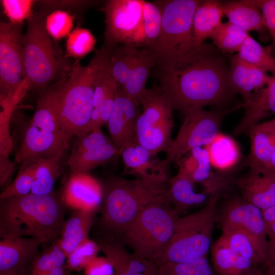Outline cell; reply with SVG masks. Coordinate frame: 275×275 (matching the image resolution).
<instances>
[{
    "label": "cell",
    "mask_w": 275,
    "mask_h": 275,
    "mask_svg": "<svg viewBox=\"0 0 275 275\" xmlns=\"http://www.w3.org/2000/svg\"><path fill=\"white\" fill-rule=\"evenodd\" d=\"M23 63L29 90H44L56 79H61L71 68L52 43L42 14L33 15L28 20L23 37Z\"/></svg>",
    "instance_id": "7"
},
{
    "label": "cell",
    "mask_w": 275,
    "mask_h": 275,
    "mask_svg": "<svg viewBox=\"0 0 275 275\" xmlns=\"http://www.w3.org/2000/svg\"><path fill=\"white\" fill-rule=\"evenodd\" d=\"M138 50L133 46L125 44L112 48L107 64L113 77L122 87L129 78Z\"/></svg>",
    "instance_id": "35"
},
{
    "label": "cell",
    "mask_w": 275,
    "mask_h": 275,
    "mask_svg": "<svg viewBox=\"0 0 275 275\" xmlns=\"http://www.w3.org/2000/svg\"><path fill=\"white\" fill-rule=\"evenodd\" d=\"M139 105L136 100L127 95L118 85L107 125L113 144L119 155L134 142L136 122L140 113Z\"/></svg>",
    "instance_id": "14"
},
{
    "label": "cell",
    "mask_w": 275,
    "mask_h": 275,
    "mask_svg": "<svg viewBox=\"0 0 275 275\" xmlns=\"http://www.w3.org/2000/svg\"><path fill=\"white\" fill-rule=\"evenodd\" d=\"M275 255V241L268 242L267 250L265 255V262L269 258Z\"/></svg>",
    "instance_id": "54"
},
{
    "label": "cell",
    "mask_w": 275,
    "mask_h": 275,
    "mask_svg": "<svg viewBox=\"0 0 275 275\" xmlns=\"http://www.w3.org/2000/svg\"><path fill=\"white\" fill-rule=\"evenodd\" d=\"M194 184L189 178L178 172L169 181L168 200L178 215L191 206L207 203L213 197L203 190L197 193Z\"/></svg>",
    "instance_id": "26"
},
{
    "label": "cell",
    "mask_w": 275,
    "mask_h": 275,
    "mask_svg": "<svg viewBox=\"0 0 275 275\" xmlns=\"http://www.w3.org/2000/svg\"><path fill=\"white\" fill-rule=\"evenodd\" d=\"M210 250L213 266L218 275H237L230 250L222 236Z\"/></svg>",
    "instance_id": "45"
},
{
    "label": "cell",
    "mask_w": 275,
    "mask_h": 275,
    "mask_svg": "<svg viewBox=\"0 0 275 275\" xmlns=\"http://www.w3.org/2000/svg\"><path fill=\"white\" fill-rule=\"evenodd\" d=\"M168 179L114 177L102 187L101 215L96 240L117 241L123 230L146 207L169 203Z\"/></svg>",
    "instance_id": "2"
},
{
    "label": "cell",
    "mask_w": 275,
    "mask_h": 275,
    "mask_svg": "<svg viewBox=\"0 0 275 275\" xmlns=\"http://www.w3.org/2000/svg\"><path fill=\"white\" fill-rule=\"evenodd\" d=\"M111 264L115 275H155L156 265L129 253L121 242L95 241Z\"/></svg>",
    "instance_id": "22"
},
{
    "label": "cell",
    "mask_w": 275,
    "mask_h": 275,
    "mask_svg": "<svg viewBox=\"0 0 275 275\" xmlns=\"http://www.w3.org/2000/svg\"><path fill=\"white\" fill-rule=\"evenodd\" d=\"M270 170L275 173V152L271 158Z\"/></svg>",
    "instance_id": "58"
},
{
    "label": "cell",
    "mask_w": 275,
    "mask_h": 275,
    "mask_svg": "<svg viewBox=\"0 0 275 275\" xmlns=\"http://www.w3.org/2000/svg\"><path fill=\"white\" fill-rule=\"evenodd\" d=\"M97 210L75 209L65 221L61 236V245L67 258L82 241L88 238V234L94 224Z\"/></svg>",
    "instance_id": "27"
},
{
    "label": "cell",
    "mask_w": 275,
    "mask_h": 275,
    "mask_svg": "<svg viewBox=\"0 0 275 275\" xmlns=\"http://www.w3.org/2000/svg\"><path fill=\"white\" fill-rule=\"evenodd\" d=\"M85 275H114V269L106 257L95 258L85 268Z\"/></svg>",
    "instance_id": "51"
},
{
    "label": "cell",
    "mask_w": 275,
    "mask_h": 275,
    "mask_svg": "<svg viewBox=\"0 0 275 275\" xmlns=\"http://www.w3.org/2000/svg\"><path fill=\"white\" fill-rule=\"evenodd\" d=\"M143 44L146 49H150L160 35L162 13L156 2L142 1Z\"/></svg>",
    "instance_id": "39"
},
{
    "label": "cell",
    "mask_w": 275,
    "mask_h": 275,
    "mask_svg": "<svg viewBox=\"0 0 275 275\" xmlns=\"http://www.w3.org/2000/svg\"><path fill=\"white\" fill-rule=\"evenodd\" d=\"M265 273L267 275H275V266L268 267Z\"/></svg>",
    "instance_id": "59"
},
{
    "label": "cell",
    "mask_w": 275,
    "mask_h": 275,
    "mask_svg": "<svg viewBox=\"0 0 275 275\" xmlns=\"http://www.w3.org/2000/svg\"><path fill=\"white\" fill-rule=\"evenodd\" d=\"M224 15L232 23L245 31H255L266 39L267 32L260 9L249 0L222 2Z\"/></svg>",
    "instance_id": "25"
},
{
    "label": "cell",
    "mask_w": 275,
    "mask_h": 275,
    "mask_svg": "<svg viewBox=\"0 0 275 275\" xmlns=\"http://www.w3.org/2000/svg\"><path fill=\"white\" fill-rule=\"evenodd\" d=\"M235 107H244L245 112L234 129L235 135L247 132L261 120L275 114V76L271 75L268 84L250 100Z\"/></svg>",
    "instance_id": "20"
},
{
    "label": "cell",
    "mask_w": 275,
    "mask_h": 275,
    "mask_svg": "<svg viewBox=\"0 0 275 275\" xmlns=\"http://www.w3.org/2000/svg\"><path fill=\"white\" fill-rule=\"evenodd\" d=\"M66 259L67 257L59 238L40 253L33 264L30 275H44L54 268L64 265Z\"/></svg>",
    "instance_id": "40"
},
{
    "label": "cell",
    "mask_w": 275,
    "mask_h": 275,
    "mask_svg": "<svg viewBox=\"0 0 275 275\" xmlns=\"http://www.w3.org/2000/svg\"><path fill=\"white\" fill-rule=\"evenodd\" d=\"M107 61L101 68L95 79L94 107L100 105L105 98L114 95L119 85L109 71Z\"/></svg>",
    "instance_id": "47"
},
{
    "label": "cell",
    "mask_w": 275,
    "mask_h": 275,
    "mask_svg": "<svg viewBox=\"0 0 275 275\" xmlns=\"http://www.w3.org/2000/svg\"><path fill=\"white\" fill-rule=\"evenodd\" d=\"M218 197H213L200 209L177 218L172 239L156 266L207 257L217 220Z\"/></svg>",
    "instance_id": "6"
},
{
    "label": "cell",
    "mask_w": 275,
    "mask_h": 275,
    "mask_svg": "<svg viewBox=\"0 0 275 275\" xmlns=\"http://www.w3.org/2000/svg\"><path fill=\"white\" fill-rule=\"evenodd\" d=\"M205 148L212 167L221 173L231 170L240 159V149L236 141L232 137L221 132Z\"/></svg>",
    "instance_id": "31"
},
{
    "label": "cell",
    "mask_w": 275,
    "mask_h": 275,
    "mask_svg": "<svg viewBox=\"0 0 275 275\" xmlns=\"http://www.w3.org/2000/svg\"><path fill=\"white\" fill-rule=\"evenodd\" d=\"M1 3L5 14L12 23L21 24L33 15V1L3 0Z\"/></svg>",
    "instance_id": "48"
},
{
    "label": "cell",
    "mask_w": 275,
    "mask_h": 275,
    "mask_svg": "<svg viewBox=\"0 0 275 275\" xmlns=\"http://www.w3.org/2000/svg\"><path fill=\"white\" fill-rule=\"evenodd\" d=\"M68 73L41 93L37 100L31 123L51 132H62L58 123L59 100Z\"/></svg>",
    "instance_id": "24"
},
{
    "label": "cell",
    "mask_w": 275,
    "mask_h": 275,
    "mask_svg": "<svg viewBox=\"0 0 275 275\" xmlns=\"http://www.w3.org/2000/svg\"><path fill=\"white\" fill-rule=\"evenodd\" d=\"M63 152L50 158H33L34 180L32 194L48 195L52 193L54 184L62 173L60 162Z\"/></svg>",
    "instance_id": "33"
},
{
    "label": "cell",
    "mask_w": 275,
    "mask_h": 275,
    "mask_svg": "<svg viewBox=\"0 0 275 275\" xmlns=\"http://www.w3.org/2000/svg\"><path fill=\"white\" fill-rule=\"evenodd\" d=\"M124 173L136 178L168 179L167 165L147 149L134 143L121 152Z\"/></svg>",
    "instance_id": "21"
},
{
    "label": "cell",
    "mask_w": 275,
    "mask_h": 275,
    "mask_svg": "<svg viewBox=\"0 0 275 275\" xmlns=\"http://www.w3.org/2000/svg\"><path fill=\"white\" fill-rule=\"evenodd\" d=\"M155 65V59L148 49H138L129 78L125 85L121 86L127 95L138 102L147 89L145 87L147 79Z\"/></svg>",
    "instance_id": "32"
},
{
    "label": "cell",
    "mask_w": 275,
    "mask_h": 275,
    "mask_svg": "<svg viewBox=\"0 0 275 275\" xmlns=\"http://www.w3.org/2000/svg\"><path fill=\"white\" fill-rule=\"evenodd\" d=\"M199 0H167L156 2L162 10L160 35L148 49L158 67L170 65L195 47L193 33L195 12Z\"/></svg>",
    "instance_id": "8"
},
{
    "label": "cell",
    "mask_w": 275,
    "mask_h": 275,
    "mask_svg": "<svg viewBox=\"0 0 275 275\" xmlns=\"http://www.w3.org/2000/svg\"><path fill=\"white\" fill-rule=\"evenodd\" d=\"M113 46L104 44L86 66L76 63L71 67L61 93L58 123L61 131L70 140L86 134L94 108L95 81L106 63Z\"/></svg>",
    "instance_id": "4"
},
{
    "label": "cell",
    "mask_w": 275,
    "mask_h": 275,
    "mask_svg": "<svg viewBox=\"0 0 275 275\" xmlns=\"http://www.w3.org/2000/svg\"><path fill=\"white\" fill-rule=\"evenodd\" d=\"M266 234L269 238L268 242L275 241V221L266 230Z\"/></svg>",
    "instance_id": "55"
},
{
    "label": "cell",
    "mask_w": 275,
    "mask_h": 275,
    "mask_svg": "<svg viewBox=\"0 0 275 275\" xmlns=\"http://www.w3.org/2000/svg\"><path fill=\"white\" fill-rule=\"evenodd\" d=\"M104 10L105 44L143 46L142 0H110Z\"/></svg>",
    "instance_id": "11"
},
{
    "label": "cell",
    "mask_w": 275,
    "mask_h": 275,
    "mask_svg": "<svg viewBox=\"0 0 275 275\" xmlns=\"http://www.w3.org/2000/svg\"><path fill=\"white\" fill-rule=\"evenodd\" d=\"M21 100L18 96L0 100V185L6 184L14 168L9 159L13 147L9 124L12 114L17 103Z\"/></svg>",
    "instance_id": "28"
},
{
    "label": "cell",
    "mask_w": 275,
    "mask_h": 275,
    "mask_svg": "<svg viewBox=\"0 0 275 275\" xmlns=\"http://www.w3.org/2000/svg\"><path fill=\"white\" fill-rule=\"evenodd\" d=\"M261 11L265 25L272 43L269 45L272 54L275 57V0H249Z\"/></svg>",
    "instance_id": "50"
},
{
    "label": "cell",
    "mask_w": 275,
    "mask_h": 275,
    "mask_svg": "<svg viewBox=\"0 0 275 275\" xmlns=\"http://www.w3.org/2000/svg\"><path fill=\"white\" fill-rule=\"evenodd\" d=\"M69 141L62 132L43 129L30 123L16 153L15 162L21 163L30 158L53 157L64 151L68 147Z\"/></svg>",
    "instance_id": "15"
},
{
    "label": "cell",
    "mask_w": 275,
    "mask_h": 275,
    "mask_svg": "<svg viewBox=\"0 0 275 275\" xmlns=\"http://www.w3.org/2000/svg\"><path fill=\"white\" fill-rule=\"evenodd\" d=\"M247 132L251 144L248 158L250 168L270 170L275 152V118L253 126Z\"/></svg>",
    "instance_id": "23"
},
{
    "label": "cell",
    "mask_w": 275,
    "mask_h": 275,
    "mask_svg": "<svg viewBox=\"0 0 275 275\" xmlns=\"http://www.w3.org/2000/svg\"><path fill=\"white\" fill-rule=\"evenodd\" d=\"M221 236L231 251L250 259L255 265L265 263L254 241L245 232L235 229L223 232Z\"/></svg>",
    "instance_id": "38"
},
{
    "label": "cell",
    "mask_w": 275,
    "mask_h": 275,
    "mask_svg": "<svg viewBox=\"0 0 275 275\" xmlns=\"http://www.w3.org/2000/svg\"><path fill=\"white\" fill-rule=\"evenodd\" d=\"M244 275H267L265 272H263L255 267H253Z\"/></svg>",
    "instance_id": "56"
},
{
    "label": "cell",
    "mask_w": 275,
    "mask_h": 275,
    "mask_svg": "<svg viewBox=\"0 0 275 275\" xmlns=\"http://www.w3.org/2000/svg\"><path fill=\"white\" fill-rule=\"evenodd\" d=\"M139 102L143 111L136 120L134 142L154 156L166 152L173 141V109L159 87L146 89Z\"/></svg>",
    "instance_id": "9"
},
{
    "label": "cell",
    "mask_w": 275,
    "mask_h": 275,
    "mask_svg": "<svg viewBox=\"0 0 275 275\" xmlns=\"http://www.w3.org/2000/svg\"><path fill=\"white\" fill-rule=\"evenodd\" d=\"M178 173L188 178L194 183H200L204 186L213 181L216 174L211 170L212 166L205 148H196L178 162Z\"/></svg>",
    "instance_id": "30"
},
{
    "label": "cell",
    "mask_w": 275,
    "mask_h": 275,
    "mask_svg": "<svg viewBox=\"0 0 275 275\" xmlns=\"http://www.w3.org/2000/svg\"><path fill=\"white\" fill-rule=\"evenodd\" d=\"M179 216L168 203L149 205L123 229L117 241L125 242L135 256L156 265L172 239Z\"/></svg>",
    "instance_id": "5"
},
{
    "label": "cell",
    "mask_w": 275,
    "mask_h": 275,
    "mask_svg": "<svg viewBox=\"0 0 275 275\" xmlns=\"http://www.w3.org/2000/svg\"><path fill=\"white\" fill-rule=\"evenodd\" d=\"M65 265L54 268L44 275H68Z\"/></svg>",
    "instance_id": "53"
},
{
    "label": "cell",
    "mask_w": 275,
    "mask_h": 275,
    "mask_svg": "<svg viewBox=\"0 0 275 275\" xmlns=\"http://www.w3.org/2000/svg\"><path fill=\"white\" fill-rule=\"evenodd\" d=\"M224 15L222 2L216 0L201 1L193 19V33L196 47L202 44L222 22Z\"/></svg>",
    "instance_id": "29"
},
{
    "label": "cell",
    "mask_w": 275,
    "mask_h": 275,
    "mask_svg": "<svg viewBox=\"0 0 275 275\" xmlns=\"http://www.w3.org/2000/svg\"><path fill=\"white\" fill-rule=\"evenodd\" d=\"M95 43V38L89 30L77 28L68 36L66 45V57H83L93 49Z\"/></svg>",
    "instance_id": "44"
},
{
    "label": "cell",
    "mask_w": 275,
    "mask_h": 275,
    "mask_svg": "<svg viewBox=\"0 0 275 275\" xmlns=\"http://www.w3.org/2000/svg\"><path fill=\"white\" fill-rule=\"evenodd\" d=\"M265 264L267 267L275 266V255L267 259Z\"/></svg>",
    "instance_id": "57"
},
{
    "label": "cell",
    "mask_w": 275,
    "mask_h": 275,
    "mask_svg": "<svg viewBox=\"0 0 275 275\" xmlns=\"http://www.w3.org/2000/svg\"><path fill=\"white\" fill-rule=\"evenodd\" d=\"M261 212L266 231L271 223L275 221V205L262 210Z\"/></svg>",
    "instance_id": "52"
},
{
    "label": "cell",
    "mask_w": 275,
    "mask_h": 275,
    "mask_svg": "<svg viewBox=\"0 0 275 275\" xmlns=\"http://www.w3.org/2000/svg\"><path fill=\"white\" fill-rule=\"evenodd\" d=\"M119 155V152L111 142L99 148L81 153H71L68 159L71 175L88 174L97 166Z\"/></svg>",
    "instance_id": "34"
},
{
    "label": "cell",
    "mask_w": 275,
    "mask_h": 275,
    "mask_svg": "<svg viewBox=\"0 0 275 275\" xmlns=\"http://www.w3.org/2000/svg\"><path fill=\"white\" fill-rule=\"evenodd\" d=\"M236 184L241 197L261 210L275 205V173L250 168Z\"/></svg>",
    "instance_id": "17"
},
{
    "label": "cell",
    "mask_w": 275,
    "mask_h": 275,
    "mask_svg": "<svg viewBox=\"0 0 275 275\" xmlns=\"http://www.w3.org/2000/svg\"><path fill=\"white\" fill-rule=\"evenodd\" d=\"M21 164L15 179L1 193L0 199L31 194L34 180V158L27 159Z\"/></svg>",
    "instance_id": "41"
},
{
    "label": "cell",
    "mask_w": 275,
    "mask_h": 275,
    "mask_svg": "<svg viewBox=\"0 0 275 275\" xmlns=\"http://www.w3.org/2000/svg\"><path fill=\"white\" fill-rule=\"evenodd\" d=\"M217 220L223 232L239 229L247 233L265 262L268 240L261 209L242 197L235 198L225 203L218 212Z\"/></svg>",
    "instance_id": "13"
},
{
    "label": "cell",
    "mask_w": 275,
    "mask_h": 275,
    "mask_svg": "<svg viewBox=\"0 0 275 275\" xmlns=\"http://www.w3.org/2000/svg\"><path fill=\"white\" fill-rule=\"evenodd\" d=\"M66 206L61 197L30 194L0 199V237H30L40 245L61 235Z\"/></svg>",
    "instance_id": "3"
},
{
    "label": "cell",
    "mask_w": 275,
    "mask_h": 275,
    "mask_svg": "<svg viewBox=\"0 0 275 275\" xmlns=\"http://www.w3.org/2000/svg\"><path fill=\"white\" fill-rule=\"evenodd\" d=\"M237 54L250 64L275 76V57L269 46L263 47L249 35Z\"/></svg>",
    "instance_id": "37"
},
{
    "label": "cell",
    "mask_w": 275,
    "mask_h": 275,
    "mask_svg": "<svg viewBox=\"0 0 275 275\" xmlns=\"http://www.w3.org/2000/svg\"><path fill=\"white\" fill-rule=\"evenodd\" d=\"M114 275H115V273H114Z\"/></svg>",
    "instance_id": "61"
},
{
    "label": "cell",
    "mask_w": 275,
    "mask_h": 275,
    "mask_svg": "<svg viewBox=\"0 0 275 275\" xmlns=\"http://www.w3.org/2000/svg\"><path fill=\"white\" fill-rule=\"evenodd\" d=\"M0 275H9V274H0Z\"/></svg>",
    "instance_id": "60"
},
{
    "label": "cell",
    "mask_w": 275,
    "mask_h": 275,
    "mask_svg": "<svg viewBox=\"0 0 275 275\" xmlns=\"http://www.w3.org/2000/svg\"><path fill=\"white\" fill-rule=\"evenodd\" d=\"M102 187L88 174L71 175L61 198L66 206L74 209L97 210L102 200Z\"/></svg>",
    "instance_id": "19"
},
{
    "label": "cell",
    "mask_w": 275,
    "mask_h": 275,
    "mask_svg": "<svg viewBox=\"0 0 275 275\" xmlns=\"http://www.w3.org/2000/svg\"><path fill=\"white\" fill-rule=\"evenodd\" d=\"M100 251L99 245L94 240L86 239L78 244L67 258L65 268L70 271H79L97 257Z\"/></svg>",
    "instance_id": "43"
},
{
    "label": "cell",
    "mask_w": 275,
    "mask_h": 275,
    "mask_svg": "<svg viewBox=\"0 0 275 275\" xmlns=\"http://www.w3.org/2000/svg\"><path fill=\"white\" fill-rule=\"evenodd\" d=\"M155 275H215L207 257L180 263H167L156 267Z\"/></svg>",
    "instance_id": "42"
},
{
    "label": "cell",
    "mask_w": 275,
    "mask_h": 275,
    "mask_svg": "<svg viewBox=\"0 0 275 275\" xmlns=\"http://www.w3.org/2000/svg\"><path fill=\"white\" fill-rule=\"evenodd\" d=\"M183 115V122L163 159L167 166L177 164L184 155L196 148L207 146L220 132L222 115L219 112L199 108Z\"/></svg>",
    "instance_id": "10"
},
{
    "label": "cell",
    "mask_w": 275,
    "mask_h": 275,
    "mask_svg": "<svg viewBox=\"0 0 275 275\" xmlns=\"http://www.w3.org/2000/svg\"><path fill=\"white\" fill-rule=\"evenodd\" d=\"M21 24L0 23V99L13 96L25 78Z\"/></svg>",
    "instance_id": "12"
},
{
    "label": "cell",
    "mask_w": 275,
    "mask_h": 275,
    "mask_svg": "<svg viewBox=\"0 0 275 275\" xmlns=\"http://www.w3.org/2000/svg\"><path fill=\"white\" fill-rule=\"evenodd\" d=\"M40 244L30 237L2 239L0 241V274L25 275L31 272L40 255Z\"/></svg>",
    "instance_id": "16"
},
{
    "label": "cell",
    "mask_w": 275,
    "mask_h": 275,
    "mask_svg": "<svg viewBox=\"0 0 275 275\" xmlns=\"http://www.w3.org/2000/svg\"><path fill=\"white\" fill-rule=\"evenodd\" d=\"M77 137L78 139L74 144L71 153H81L91 151L109 143L100 128Z\"/></svg>",
    "instance_id": "49"
},
{
    "label": "cell",
    "mask_w": 275,
    "mask_h": 275,
    "mask_svg": "<svg viewBox=\"0 0 275 275\" xmlns=\"http://www.w3.org/2000/svg\"><path fill=\"white\" fill-rule=\"evenodd\" d=\"M228 56L229 87L235 95L238 94L242 96L243 102H246L268 84L271 76L243 61L237 54Z\"/></svg>",
    "instance_id": "18"
},
{
    "label": "cell",
    "mask_w": 275,
    "mask_h": 275,
    "mask_svg": "<svg viewBox=\"0 0 275 275\" xmlns=\"http://www.w3.org/2000/svg\"><path fill=\"white\" fill-rule=\"evenodd\" d=\"M249 32L229 21L222 22L212 33L209 38L213 44L223 53L232 54L238 52Z\"/></svg>",
    "instance_id": "36"
},
{
    "label": "cell",
    "mask_w": 275,
    "mask_h": 275,
    "mask_svg": "<svg viewBox=\"0 0 275 275\" xmlns=\"http://www.w3.org/2000/svg\"><path fill=\"white\" fill-rule=\"evenodd\" d=\"M73 20L71 15L63 10L54 11L45 20L46 30L50 37L60 40L71 33Z\"/></svg>",
    "instance_id": "46"
},
{
    "label": "cell",
    "mask_w": 275,
    "mask_h": 275,
    "mask_svg": "<svg viewBox=\"0 0 275 275\" xmlns=\"http://www.w3.org/2000/svg\"><path fill=\"white\" fill-rule=\"evenodd\" d=\"M228 54L203 43L174 63L158 67L159 89L173 110L184 114L208 105L221 106L235 94L228 83Z\"/></svg>",
    "instance_id": "1"
}]
</instances>
